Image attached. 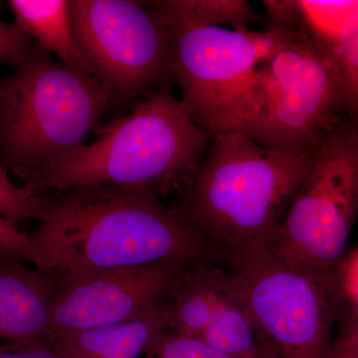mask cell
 <instances>
[{
    "label": "cell",
    "instance_id": "2",
    "mask_svg": "<svg viewBox=\"0 0 358 358\" xmlns=\"http://www.w3.org/2000/svg\"><path fill=\"white\" fill-rule=\"evenodd\" d=\"M310 159L215 134L178 207L219 258L273 249Z\"/></svg>",
    "mask_w": 358,
    "mask_h": 358
},
{
    "label": "cell",
    "instance_id": "17",
    "mask_svg": "<svg viewBox=\"0 0 358 358\" xmlns=\"http://www.w3.org/2000/svg\"><path fill=\"white\" fill-rule=\"evenodd\" d=\"M42 196L25 186L14 185L7 171L0 164V214L17 226L24 220L38 219Z\"/></svg>",
    "mask_w": 358,
    "mask_h": 358
},
{
    "label": "cell",
    "instance_id": "15",
    "mask_svg": "<svg viewBox=\"0 0 358 358\" xmlns=\"http://www.w3.org/2000/svg\"><path fill=\"white\" fill-rule=\"evenodd\" d=\"M326 42L343 87L350 115L358 112V3L346 11L338 24L320 33Z\"/></svg>",
    "mask_w": 358,
    "mask_h": 358
},
{
    "label": "cell",
    "instance_id": "8",
    "mask_svg": "<svg viewBox=\"0 0 358 358\" xmlns=\"http://www.w3.org/2000/svg\"><path fill=\"white\" fill-rule=\"evenodd\" d=\"M357 211L358 126L348 117L313 152L272 250L329 272L348 250Z\"/></svg>",
    "mask_w": 358,
    "mask_h": 358
},
{
    "label": "cell",
    "instance_id": "24",
    "mask_svg": "<svg viewBox=\"0 0 358 358\" xmlns=\"http://www.w3.org/2000/svg\"><path fill=\"white\" fill-rule=\"evenodd\" d=\"M257 358H281L278 355L277 350H275L274 346L271 345L268 341H265L264 343L262 350H261L260 355Z\"/></svg>",
    "mask_w": 358,
    "mask_h": 358
},
{
    "label": "cell",
    "instance_id": "16",
    "mask_svg": "<svg viewBox=\"0 0 358 358\" xmlns=\"http://www.w3.org/2000/svg\"><path fill=\"white\" fill-rule=\"evenodd\" d=\"M188 15L204 24H227L238 29H249L256 13L243 0H178Z\"/></svg>",
    "mask_w": 358,
    "mask_h": 358
},
{
    "label": "cell",
    "instance_id": "4",
    "mask_svg": "<svg viewBox=\"0 0 358 358\" xmlns=\"http://www.w3.org/2000/svg\"><path fill=\"white\" fill-rule=\"evenodd\" d=\"M213 136L195 124L166 85L100 129L93 143L24 186L40 194L114 183L160 195L192 179Z\"/></svg>",
    "mask_w": 358,
    "mask_h": 358
},
{
    "label": "cell",
    "instance_id": "19",
    "mask_svg": "<svg viewBox=\"0 0 358 358\" xmlns=\"http://www.w3.org/2000/svg\"><path fill=\"white\" fill-rule=\"evenodd\" d=\"M145 358H231L192 336L164 331L145 352Z\"/></svg>",
    "mask_w": 358,
    "mask_h": 358
},
{
    "label": "cell",
    "instance_id": "10",
    "mask_svg": "<svg viewBox=\"0 0 358 358\" xmlns=\"http://www.w3.org/2000/svg\"><path fill=\"white\" fill-rule=\"evenodd\" d=\"M190 264L162 262L54 278L52 336L114 326L164 310Z\"/></svg>",
    "mask_w": 358,
    "mask_h": 358
},
{
    "label": "cell",
    "instance_id": "6",
    "mask_svg": "<svg viewBox=\"0 0 358 358\" xmlns=\"http://www.w3.org/2000/svg\"><path fill=\"white\" fill-rule=\"evenodd\" d=\"M348 117L345 87L326 42L312 35L285 40L261 66L248 107L229 131L275 152L312 157Z\"/></svg>",
    "mask_w": 358,
    "mask_h": 358
},
{
    "label": "cell",
    "instance_id": "11",
    "mask_svg": "<svg viewBox=\"0 0 358 358\" xmlns=\"http://www.w3.org/2000/svg\"><path fill=\"white\" fill-rule=\"evenodd\" d=\"M169 331L192 336L231 358H257L265 341L229 271L208 259L185 268L166 307Z\"/></svg>",
    "mask_w": 358,
    "mask_h": 358
},
{
    "label": "cell",
    "instance_id": "9",
    "mask_svg": "<svg viewBox=\"0 0 358 358\" xmlns=\"http://www.w3.org/2000/svg\"><path fill=\"white\" fill-rule=\"evenodd\" d=\"M75 41L113 105L147 99L173 84L166 28L131 0H69Z\"/></svg>",
    "mask_w": 358,
    "mask_h": 358
},
{
    "label": "cell",
    "instance_id": "12",
    "mask_svg": "<svg viewBox=\"0 0 358 358\" xmlns=\"http://www.w3.org/2000/svg\"><path fill=\"white\" fill-rule=\"evenodd\" d=\"M55 282L20 261L0 262V339L14 345H49Z\"/></svg>",
    "mask_w": 358,
    "mask_h": 358
},
{
    "label": "cell",
    "instance_id": "5",
    "mask_svg": "<svg viewBox=\"0 0 358 358\" xmlns=\"http://www.w3.org/2000/svg\"><path fill=\"white\" fill-rule=\"evenodd\" d=\"M145 3L166 28L171 75L190 119L212 134L229 131L248 107L261 66L289 38L204 24L178 0Z\"/></svg>",
    "mask_w": 358,
    "mask_h": 358
},
{
    "label": "cell",
    "instance_id": "1",
    "mask_svg": "<svg viewBox=\"0 0 358 358\" xmlns=\"http://www.w3.org/2000/svg\"><path fill=\"white\" fill-rule=\"evenodd\" d=\"M40 194L31 264L53 279L214 255L178 207L154 190L94 183Z\"/></svg>",
    "mask_w": 358,
    "mask_h": 358
},
{
    "label": "cell",
    "instance_id": "3",
    "mask_svg": "<svg viewBox=\"0 0 358 358\" xmlns=\"http://www.w3.org/2000/svg\"><path fill=\"white\" fill-rule=\"evenodd\" d=\"M112 107L98 80L67 69L37 44L0 78V164L27 185L83 148Z\"/></svg>",
    "mask_w": 358,
    "mask_h": 358
},
{
    "label": "cell",
    "instance_id": "21",
    "mask_svg": "<svg viewBox=\"0 0 358 358\" xmlns=\"http://www.w3.org/2000/svg\"><path fill=\"white\" fill-rule=\"evenodd\" d=\"M0 252L8 259L31 263L32 242L29 233L18 229L0 214Z\"/></svg>",
    "mask_w": 358,
    "mask_h": 358
},
{
    "label": "cell",
    "instance_id": "7",
    "mask_svg": "<svg viewBox=\"0 0 358 358\" xmlns=\"http://www.w3.org/2000/svg\"><path fill=\"white\" fill-rule=\"evenodd\" d=\"M222 260L257 331L281 358H324L341 313L331 272L268 249Z\"/></svg>",
    "mask_w": 358,
    "mask_h": 358
},
{
    "label": "cell",
    "instance_id": "20",
    "mask_svg": "<svg viewBox=\"0 0 358 358\" xmlns=\"http://www.w3.org/2000/svg\"><path fill=\"white\" fill-rule=\"evenodd\" d=\"M36 47V42L20 26L0 20V64L15 67L29 57Z\"/></svg>",
    "mask_w": 358,
    "mask_h": 358
},
{
    "label": "cell",
    "instance_id": "18",
    "mask_svg": "<svg viewBox=\"0 0 358 358\" xmlns=\"http://www.w3.org/2000/svg\"><path fill=\"white\" fill-rule=\"evenodd\" d=\"M334 287L341 301V315L358 317V247L346 250L331 270Z\"/></svg>",
    "mask_w": 358,
    "mask_h": 358
},
{
    "label": "cell",
    "instance_id": "22",
    "mask_svg": "<svg viewBox=\"0 0 358 358\" xmlns=\"http://www.w3.org/2000/svg\"><path fill=\"white\" fill-rule=\"evenodd\" d=\"M339 334L324 358H358V317L339 315Z\"/></svg>",
    "mask_w": 358,
    "mask_h": 358
},
{
    "label": "cell",
    "instance_id": "23",
    "mask_svg": "<svg viewBox=\"0 0 358 358\" xmlns=\"http://www.w3.org/2000/svg\"><path fill=\"white\" fill-rule=\"evenodd\" d=\"M0 358H60L49 345H14L0 348Z\"/></svg>",
    "mask_w": 358,
    "mask_h": 358
},
{
    "label": "cell",
    "instance_id": "14",
    "mask_svg": "<svg viewBox=\"0 0 358 358\" xmlns=\"http://www.w3.org/2000/svg\"><path fill=\"white\" fill-rule=\"evenodd\" d=\"M14 23L61 64L93 77L86 58L75 41L70 20L69 0H9Z\"/></svg>",
    "mask_w": 358,
    "mask_h": 358
},
{
    "label": "cell",
    "instance_id": "13",
    "mask_svg": "<svg viewBox=\"0 0 358 358\" xmlns=\"http://www.w3.org/2000/svg\"><path fill=\"white\" fill-rule=\"evenodd\" d=\"M166 331V308L114 326L57 334L49 346L60 358H138Z\"/></svg>",
    "mask_w": 358,
    "mask_h": 358
}]
</instances>
